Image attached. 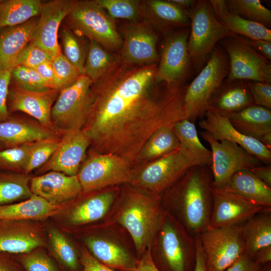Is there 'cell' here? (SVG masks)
<instances>
[{
    "mask_svg": "<svg viewBox=\"0 0 271 271\" xmlns=\"http://www.w3.org/2000/svg\"><path fill=\"white\" fill-rule=\"evenodd\" d=\"M158 64H130L116 53L107 70L93 83L82 128L90 139L91 153L117 156L133 166L153 133L186 118L187 85L157 82Z\"/></svg>",
    "mask_w": 271,
    "mask_h": 271,
    "instance_id": "1",
    "label": "cell"
},
{
    "mask_svg": "<svg viewBox=\"0 0 271 271\" xmlns=\"http://www.w3.org/2000/svg\"><path fill=\"white\" fill-rule=\"evenodd\" d=\"M213 176L208 165L191 167L164 194L177 221L193 237L209 228L213 207Z\"/></svg>",
    "mask_w": 271,
    "mask_h": 271,
    "instance_id": "2",
    "label": "cell"
},
{
    "mask_svg": "<svg viewBox=\"0 0 271 271\" xmlns=\"http://www.w3.org/2000/svg\"><path fill=\"white\" fill-rule=\"evenodd\" d=\"M163 211L161 195L148 194L137 188L126 193L117 220L129 233L139 255L151 246Z\"/></svg>",
    "mask_w": 271,
    "mask_h": 271,
    "instance_id": "3",
    "label": "cell"
},
{
    "mask_svg": "<svg viewBox=\"0 0 271 271\" xmlns=\"http://www.w3.org/2000/svg\"><path fill=\"white\" fill-rule=\"evenodd\" d=\"M63 22L78 37L94 41L110 52L117 53L121 48L122 38L115 20L95 0L77 1Z\"/></svg>",
    "mask_w": 271,
    "mask_h": 271,
    "instance_id": "4",
    "label": "cell"
},
{
    "mask_svg": "<svg viewBox=\"0 0 271 271\" xmlns=\"http://www.w3.org/2000/svg\"><path fill=\"white\" fill-rule=\"evenodd\" d=\"M160 271H193L196 254L195 237L167 212L163 211L157 230Z\"/></svg>",
    "mask_w": 271,
    "mask_h": 271,
    "instance_id": "5",
    "label": "cell"
},
{
    "mask_svg": "<svg viewBox=\"0 0 271 271\" xmlns=\"http://www.w3.org/2000/svg\"><path fill=\"white\" fill-rule=\"evenodd\" d=\"M187 12L190 21L188 51L192 66L198 69L218 42L234 35L217 20L210 1H197Z\"/></svg>",
    "mask_w": 271,
    "mask_h": 271,
    "instance_id": "6",
    "label": "cell"
},
{
    "mask_svg": "<svg viewBox=\"0 0 271 271\" xmlns=\"http://www.w3.org/2000/svg\"><path fill=\"white\" fill-rule=\"evenodd\" d=\"M229 60L223 48L215 47L209 59L193 80L187 85L184 96L186 118L194 123L207 111L208 102L227 77Z\"/></svg>",
    "mask_w": 271,
    "mask_h": 271,
    "instance_id": "7",
    "label": "cell"
},
{
    "mask_svg": "<svg viewBox=\"0 0 271 271\" xmlns=\"http://www.w3.org/2000/svg\"><path fill=\"white\" fill-rule=\"evenodd\" d=\"M93 83L82 74L73 84L59 92L51 111V121L58 133L82 129L91 103Z\"/></svg>",
    "mask_w": 271,
    "mask_h": 271,
    "instance_id": "8",
    "label": "cell"
},
{
    "mask_svg": "<svg viewBox=\"0 0 271 271\" xmlns=\"http://www.w3.org/2000/svg\"><path fill=\"white\" fill-rule=\"evenodd\" d=\"M196 164L180 149L147 163L134 171L131 183L149 193L161 195Z\"/></svg>",
    "mask_w": 271,
    "mask_h": 271,
    "instance_id": "9",
    "label": "cell"
},
{
    "mask_svg": "<svg viewBox=\"0 0 271 271\" xmlns=\"http://www.w3.org/2000/svg\"><path fill=\"white\" fill-rule=\"evenodd\" d=\"M126 160L111 154L91 153L77 175L82 193H89L105 187L131 183L134 171Z\"/></svg>",
    "mask_w": 271,
    "mask_h": 271,
    "instance_id": "10",
    "label": "cell"
},
{
    "mask_svg": "<svg viewBox=\"0 0 271 271\" xmlns=\"http://www.w3.org/2000/svg\"><path fill=\"white\" fill-rule=\"evenodd\" d=\"M229 60L226 80L271 83L270 61L253 49L248 39L236 35L221 40Z\"/></svg>",
    "mask_w": 271,
    "mask_h": 271,
    "instance_id": "11",
    "label": "cell"
},
{
    "mask_svg": "<svg viewBox=\"0 0 271 271\" xmlns=\"http://www.w3.org/2000/svg\"><path fill=\"white\" fill-rule=\"evenodd\" d=\"M199 238L206 271H224L245 253L241 225L209 228Z\"/></svg>",
    "mask_w": 271,
    "mask_h": 271,
    "instance_id": "12",
    "label": "cell"
},
{
    "mask_svg": "<svg viewBox=\"0 0 271 271\" xmlns=\"http://www.w3.org/2000/svg\"><path fill=\"white\" fill-rule=\"evenodd\" d=\"M210 145L212 154L211 169L212 186L223 189L236 172L262 165L254 155L238 144L226 140L219 141L210 133L200 132Z\"/></svg>",
    "mask_w": 271,
    "mask_h": 271,
    "instance_id": "13",
    "label": "cell"
},
{
    "mask_svg": "<svg viewBox=\"0 0 271 271\" xmlns=\"http://www.w3.org/2000/svg\"><path fill=\"white\" fill-rule=\"evenodd\" d=\"M189 32L190 28H186L164 37L156 74L157 82L185 84L192 66L188 47Z\"/></svg>",
    "mask_w": 271,
    "mask_h": 271,
    "instance_id": "14",
    "label": "cell"
},
{
    "mask_svg": "<svg viewBox=\"0 0 271 271\" xmlns=\"http://www.w3.org/2000/svg\"><path fill=\"white\" fill-rule=\"evenodd\" d=\"M45 221L0 220V251L16 255L29 252L37 247H46L47 238Z\"/></svg>",
    "mask_w": 271,
    "mask_h": 271,
    "instance_id": "15",
    "label": "cell"
},
{
    "mask_svg": "<svg viewBox=\"0 0 271 271\" xmlns=\"http://www.w3.org/2000/svg\"><path fill=\"white\" fill-rule=\"evenodd\" d=\"M122 44L117 52L125 62L137 65L158 63L159 34L144 21L128 22L123 27Z\"/></svg>",
    "mask_w": 271,
    "mask_h": 271,
    "instance_id": "16",
    "label": "cell"
},
{
    "mask_svg": "<svg viewBox=\"0 0 271 271\" xmlns=\"http://www.w3.org/2000/svg\"><path fill=\"white\" fill-rule=\"evenodd\" d=\"M76 0H53L43 3L30 43L48 52L53 58L62 52L58 33L65 18L75 7Z\"/></svg>",
    "mask_w": 271,
    "mask_h": 271,
    "instance_id": "17",
    "label": "cell"
},
{
    "mask_svg": "<svg viewBox=\"0 0 271 271\" xmlns=\"http://www.w3.org/2000/svg\"><path fill=\"white\" fill-rule=\"evenodd\" d=\"M114 199V193L107 191L92 195L77 203L71 201L50 219L63 232H68L101 219Z\"/></svg>",
    "mask_w": 271,
    "mask_h": 271,
    "instance_id": "18",
    "label": "cell"
},
{
    "mask_svg": "<svg viewBox=\"0 0 271 271\" xmlns=\"http://www.w3.org/2000/svg\"><path fill=\"white\" fill-rule=\"evenodd\" d=\"M211 191L213 207L209 228L241 225L254 214L268 208L212 185Z\"/></svg>",
    "mask_w": 271,
    "mask_h": 271,
    "instance_id": "19",
    "label": "cell"
},
{
    "mask_svg": "<svg viewBox=\"0 0 271 271\" xmlns=\"http://www.w3.org/2000/svg\"><path fill=\"white\" fill-rule=\"evenodd\" d=\"M90 146V139L83 129L63 133L56 151L40 172L54 171L69 176L77 175Z\"/></svg>",
    "mask_w": 271,
    "mask_h": 271,
    "instance_id": "20",
    "label": "cell"
},
{
    "mask_svg": "<svg viewBox=\"0 0 271 271\" xmlns=\"http://www.w3.org/2000/svg\"><path fill=\"white\" fill-rule=\"evenodd\" d=\"M59 92L28 90L11 83L7 100L9 112H23L45 127L57 132L51 121V111Z\"/></svg>",
    "mask_w": 271,
    "mask_h": 271,
    "instance_id": "21",
    "label": "cell"
},
{
    "mask_svg": "<svg viewBox=\"0 0 271 271\" xmlns=\"http://www.w3.org/2000/svg\"><path fill=\"white\" fill-rule=\"evenodd\" d=\"M30 187L33 194L56 206L67 204L82 193L77 175L69 176L54 171L31 178Z\"/></svg>",
    "mask_w": 271,
    "mask_h": 271,
    "instance_id": "22",
    "label": "cell"
},
{
    "mask_svg": "<svg viewBox=\"0 0 271 271\" xmlns=\"http://www.w3.org/2000/svg\"><path fill=\"white\" fill-rule=\"evenodd\" d=\"M199 125L216 140L236 143L255 156L262 164L270 165L271 151L260 142L237 130L227 117L207 110Z\"/></svg>",
    "mask_w": 271,
    "mask_h": 271,
    "instance_id": "23",
    "label": "cell"
},
{
    "mask_svg": "<svg viewBox=\"0 0 271 271\" xmlns=\"http://www.w3.org/2000/svg\"><path fill=\"white\" fill-rule=\"evenodd\" d=\"M141 20L164 37L177 30L190 27L188 12L170 0L141 2Z\"/></svg>",
    "mask_w": 271,
    "mask_h": 271,
    "instance_id": "24",
    "label": "cell"
},
{
    "mask_svg": "<svg viewBox=\"0 0 271 271\" xmlns=\"http://www.w3.org/2000/svg\"><path fill=\"white\" fill-rule=\"evenodd\" d=\"M249 83L242 80H224L210 97L207 110L227 117L254 104Z\"/></svg>",
    "mask_w": 271,
    "mask_h": 271,
    "instance_id": "25",
    "label": "cell"
},
{
    "mask_svg": "<svg viewBox=\"0 0 271 271\" xmlns=\"http://www.w3.org/2000/svg\"><path fill=\"white\" fill-rule=\"evenodd\" d=\"M58 134L37 121L10 115L0 122V149L58 137Z\"/></svg>",
    "mask_w": 271,
    "mask_h": 271,
    "instance_id": "26",
    "label": "cell"
},
{
    "mask_svg": "<svg viewBox=\"0 0 271 271\" xmlns=\"http://www.w3.org/2000/svg\"><path fill=\"white\" fill-rule=\"evenodd\" d=\"M242 134L256 139L271 149V110L253 104L227 117Z\"/></svg>",
    "mask_w": 271,
    "mask_h": 271,
    "instance_id": "27",
    "label": "cell"
},
{
    "mask_svg": "<svg viewBox=\"0 0 271 271\" xmlns=\"http://www.w3.org/2000/svg\"><path fill=\"white\" fill-rule=\"evenodd\" d=\"M38 17L16 26L0 29V68L11 71L18 56L30 43L38 21Z\"/></svg>",
    "mask_w": 271,
    "mask_h": 271,
    "instance_id": "28",
    "label": "cell"
},
{
    "mask_svg": "<svg viewBox=\"0 0 271 271\" xmlns=\"http://www.w3.org/2000/svg\"><path fill=\"white\" fill-rule=\"evenodd\" d=\"M83 240L87 249L102 264L114 269L134 271L137 261L117 243L95 235H86Z\"/></svg>",
    "mask_w": 271,
    "mask_h": 271,
    "instance_id": "29",
    "label": "cell"
},
{
    "mask_svg": "<svg viewBox=\"0 0 271 271\" xmlns=\"http://www.w3.org/2000/svg\"><path fill=\"white\" fill-rule=\"evenodd\" d=\"M48 252L62 271H79L81 263L76 249L65 232L50 219L45 221Z\"/></svg>",
    "mask_w": 271,
    "mask_h": 271,
    "instance_id": "30",
    "label": "cell"
},
{
    "mask_svg": "<svg viewBox=\"0 0 271 271\" xmlns=\"http://www.w3.org/2000/svg\"><path fill=\"white\" fill-rule=\"evenodd\" d=\"M217 20L234 35L245 37L250 40L271 42V31L264 26L245 19L231 12L225 1L210 0Z\"/></svg>",
    "mask_w": 271,
    "mask_h": 271,
    "instance_id": "31",
    "label": "cell"
},
{
    "mask_svg": "<svg viewBox=\"0 0 271 271\" xmlns=\"http://www.w3.org/2000/svg\"><path fill=\"white\" fill-rule=\"evenodd\" d=\"M53 205L33 194L21 201L0 205V220H37L45 221L58 214L64 207Z\"/></svg>",
    "mask_w": 271,
    "mask_h": 271,
    "instance_id": "32",
    "label": "cell"
},
{
    "mask_svg": "<svg viewBox=\"0 0 271 271\" xmlns=\"http://www.w3.org/2000/svg\"><path fill=\"white\" fill-rule=\"evenodd\" d=\"M223 189L252 202L271 207V187L249 169L235 173Z\"/></svg>",
    "mask_w": 271,
    "mask_h": 271,
    "instance_id": "33",
    "label": "cell"
},
{
    "mask_svg": "<svg viewBox=\"0 0 271 271\" xmlns=\"http://www.w3.org/2000/svg\"><path fill=\"white\" fill-rule=\"evenodd\" d=\"M245 253L251 258L260 248L271 245V207L254 214L241 224Z\"/></svg>",
    "mask_w": 271,
    "mask_h": 271,
    "instance_id": "34",
    "label": "cell"
},
{
    "mask_svg": "<svg viewBox=\"0 0 271 271\" xmlns=\"http://www.w3.org/2000/svg\"><path fill=\"white\" fill-rule=\"evenodd\" d=\"M172 128L179 140V149L184 153L197 165L211 167V152L200 142L194 123L184 118L174 124Z\"/></svg>",
    "mask_w": 271,
    "mask_h": 271,
    "instance_id": "35",
    "label": "cell"
},
{
    "mask_svg": "<svg viewBox=\"0 0 271 271\" xmlns=\"http://www.w3.org/2000/svg\"><path fill=\"white\" fill-rule=\"evenodd\" d=\"M172 126H163L152 134L141 151L138 164L153 161L179 149L180 142Z\"/></svg>",
    "mask_w": 271,
    "mask_h": 271,
    "instance_id": "36",
    "label": "cell"
},
{
    "mask_svg": "<svg viewBox=\"0 0 271 271\" xmlns=\"http://www.w3.org/2000/svg\"><path fill=\"white\" fill-rule=\"evenodd\" d=\"M43 3L41 0H0V29L39 16Z\"/></svg>",
    "mask_w": 271,
    "mask_h": 271,
    "instance_id": "37",
    "label": "cell"
},
{
    "mask_svg": "<svg viewBox=\"0 0 271 271\" xmlns=\"http://www.w3.org/2000/svg\"><path fill=\"white\" fill-rule=\"evenodd\" d=\"M31 178L24 173L0 170V205L13 203L30 198Z\"/></svg>",
    "mask_w": 271,
    "mask_h": 271,
    "instance_id": "38",
    "label": "cell"
},
{
    "mask_svg": "<svg viewBox=\"0 0 271 271\" xmlns=\"http://www.w3.org/2000/svg\"><path fill=\"white\" fill-rule=\"evenodd\" d=\"M115 56V53H111L98 43L89 41L83 74L96 82L109 68Z\"/></svg>",
    "mask_w": 271,
    "mask_h": 271,
    "instance_id": "39",
    "label": "cell"
},
{
    "mask_svg": "<svg viewBox=\"0 0 271 271\" xmlns=\"http://www.w3.org/2000/svg\"><path fill=\"white\" fill-rule=\"evenodd\" d=\"M58 37L62 44L63 54L83 74L88 47L82 38L75 34L64 23L60 26Z\"/></svg>",
    "mask_w": 271,
    "mask_h": 271,
    "instance_id": "40",
    "label": "cell"
},
{
    "mask_svg": "<svg viewBox=\"0 0 271 271\" xmlns=\"http://www.w3.org/2000/svg\"><path fill=\"white\" fill-rule=\"evenodd\" d=\"M226 4L232 12L249 21L268 28L271 26V11L259 0H227Z\"/></svg>",
    "mask_w": 271,
    "mask_h": 271,
    "instance_id": "41",
    "label": "cell"
},
{
    "mask_svg": "<svg viewBox=\"0 0 271 271\" xmlns=\"http://www.w3.org/2000/svg\"><path fill=\"white\" fill-rule=\"evenodd\" d=\"M33 144L0 149V170L25 174Z\"/></svg>",
    "mask_w": 271,
    "mask_h": 271,
    "instance_id": "42",
    "label": "cell"
},
{
    "mask_svg": "<svg viewBox=\"0 0 271 271\" xmlns=\"http://www.w3.org/2000/svg\"><path fill=\"white\" fill-rule=\"evenodd\" d=\"M113 19L128 22L141 21V2L138 0H95Z\"/></svg>",
    "mask_w": 271,
    "mask_h": 271,
    "instance_id": "43",
    "label": "cell"
},
{
    "mask_svg": "<svg viewBox=\"0 0 271 271\" xmlns=\"http://www.w3.org/2000/svg\"><path fill=\"white\" fill-rule=\"evenodd\" d=\"M14 255L24 271H62L45 247Z\"/></svg>",
    "mask_w": 271,
    "mask_h": 271,
    "instance_id": "44",
    "label": "cell"
},
{
    "mask_svg": "<svg viewBox=\"0 0 271 271\" xmlns=\"http://www.w3.org/2000/svg\"><path fill=\"white\" fill-rule=\"evenodd\" d=\"M60 139L55 137L34 143L25 174L28 175L34 170L45 164L56 151Z\"/></svg>",
    "mask_w": 271,
    "mask_h": 271,
    "instance_id": "45",
    "label": "cell"
},
{
    "mask_svg": "<svg viewBox=\"0 0 271 271\" xmlns=\"http://www.w3.org/2000/svg\"><path fill=\"white\" fill-rule=\"evenodd\" d=\"M11 83L24 89L44 91L48 90L35 69L17 66L11 71Z\"/></svg>",
    "mask_w": 271,
    "mask_h": 271,
    "instance_id": "46",
    "label": "cell"
},
{
    "mask_svg": "<svg viewBox=\"0 0 271 271\" xmlns=\"http://www.w3.org/2000/svg\"><path fill=\"white\" fill-rule=\"evenodd\" d=\"M51 64L62 89L73 84L82 75L62 52L53 57Z\"/></svg>",
    "mask_w": 271,
    "mask_h": 271,
    "instance_id": "47",
    "label": "cell"
},
{
    "mask_svg": "<svg viewBox=\"0 0 271 271\" xmlns=\"http://www.w3.org/2000/svg\"><path fill=\"white\" fill-rule=\"evenodd\" d=\"M53 58V57L45 50L29 43L18 56L15 67L22 66L35 69L45 62H51Z\"/></svg>",
    "mask_w": 271,
    "mask_h": 271,
    "instance_id": "48",
    "label": "cell"
},
{
    "mask_svg": "<svg viewBox=\"0 0 271 271\" xmlns=\"http://www.w3.org/2000/svg\"><path fill=\"white\" fill-rule=\"evenodd\" d=\"M250 92L254 104L271 109V83L250 82Z\"/></svg>",
    "mask_w": 271,
    "mask_h": 271,
    "instance_id": "49",
    "label": "cell"
},
{
    "mask_svg": "<svg viewBox=\"0 0 271 271\" xmlns=\"http://www.w3.org/2000/svg\"><path fill=\"white\" fill-rule=\"evenodd\" d=\"M10 84V72L0 68V122L5 120L10 115L7 105Z\"/></svg>",
    "mask_w": 271,
    "mask_h": 271,
    "instance_id": "50",
    "label": "cell"
},
{
    "mask_svg": "<svg viewBox=\"0 0 271 271\" xmlns=\"http://www.w3.org/2000/svg\"><path fill=\"white\" fill-rule=\"evenodd\" d=\"M42 79L46 87L50 90L60 91L62 87L53 70L51 61L45 62L35 69Z\"/></svg>",
    "mask_w": 271,
    "mask_h": 271,
    "instance_id": "51",
    "label": "cell"
},
{
    "mask_svg": "<svg viewBox=\"0 0 271 271\" xmlns=\"http://www.w3.org/2000/svg\"><path fill=\"white\" fill-rule=\"evenodd\" d=\"M80 260L82 271H116L99 262L84 247L80 249Z\"/></svg>",
    "mask_w": 271,
    "mask_h": 271,
    "instance_id": "52",
    "label": "cell"
},
{
    "mask_svg": "<svg viewBox=\"0 0 271 271\" xmlns=\"http://www.w3.org/2000/svg\"><path fill=\"white\" fill-rule=\"evenodd\" d=\"M261 265L244 253L224 271H259Z\"/></svg>",
    "mask_w": 271,
    "mask_h": 271,
    "instance_id": "53",
    "label": "cell"
},
{
    "mask_svg": "<svg viewBox=\"0 0 271 271\" xmlns=\"http://www.w3.org/2000/svg\"><path fill=\"white\" fill-rule=\"evenodd\" d=\"M134 271H160L153 257L151 246H149L140 259L137 261Z\"/></svg>",
    "mask_w": 271,
    "mask_h": 271,
    "instance_id": "54",
    "label": "cell"
},
{
    "mask_svg": "<svg viewBox=\"0 0 271 271\" xmlns=\"http://www.w3.org/2000/svg\"><path fill=\"white\" fill-rule=\"evenodd\" d=\"M0 271H24L13 254L0 251Z\"/></svg>",
    "mask_w": 271,
    "mask_h": 271,
    "instance_id": "55",
    "label": "cell"
},
{
    "mask_svg": "<svg viewBox=\"0 0 271 271\" xmlns=\"http://www.w3.org/2000/svg\"><path fill=\"white\" fill-rule=\"evenodd\" d=\"M251 47L268 60H271V42L262 40L248 39Z\"/></svg>",
    "mask_w": 271,
    "mask_h": 271,
    "instance_id": "56",
    "label": "cell"
},
{
    "mask_svg": "<svg viewBox=\"0 0 271 271\" xmlns=\"http://www.w3.org/2000/svg\"><path fill=\"white\" fill-rule=\"evenodd\" d=\"M196 244V254L195 267L193 271L206 270V255L202 247L199 234L195 236Z\"/></svg>",
    "mask_w": 271,
    "mask_h": 271,
    "instance_id": "57",
    "label": "cell"
},
{
    "mask_svg": "<svg viewBox=\"0 0 271 271\" xmlns=\"http://www.w3.org/2000/svg\"><path fill=\"white\" fill-rule=\"evenodd\" d=\"M249 170L260 180L271 187L270 165H261Z\"/></svg>",
    "mask_w": 271,
    "mask_h": 271,
    "instance_id": "58",
    "label": "cell"
},
{
    "mask_svg": "<svg viewBox=\"0 0 271 271\" xmlns=\"http://www.w3.org/2000/svg\"><path fill=\"white\" fill-rule=\"evenodd\" d=\"M252 259L260 265L271 262V245L258 249L254 254Z\"/></svg>",
    "mask_w": 271,
    "mask_h": 271,
    "instance_id": "59",
    "label": "cell"
},
{
    "mask_svg": "<svg viewBox=\"0 0 271 271\" xmlns=\"http://www.w3.org/2000/svg\"><path fill=\"white\" fill-rule=\"evenodd\" d=\"M180 8L188 11L192 8L197 3V1L194 0H170Z\"/></svg>",
    "mask_w": 271,
    "mask_h": 271,
    "instance_id": "60",
    "label": "cell"
},
{
    "mask_svg": "<svg viewBox=\"0 0 271 271\" xmlns=\"http://www.w3.org/2000/svg\"><path fill=\"white\" fill-rule=\"evenodd\" d=\"M259 271H271V262L261 265Z\"/></svg>",
    "mask_w": 271,
    "mask_h": 271,
    "instance_id": "61",
    "label": "cell"
}]
</instances>
